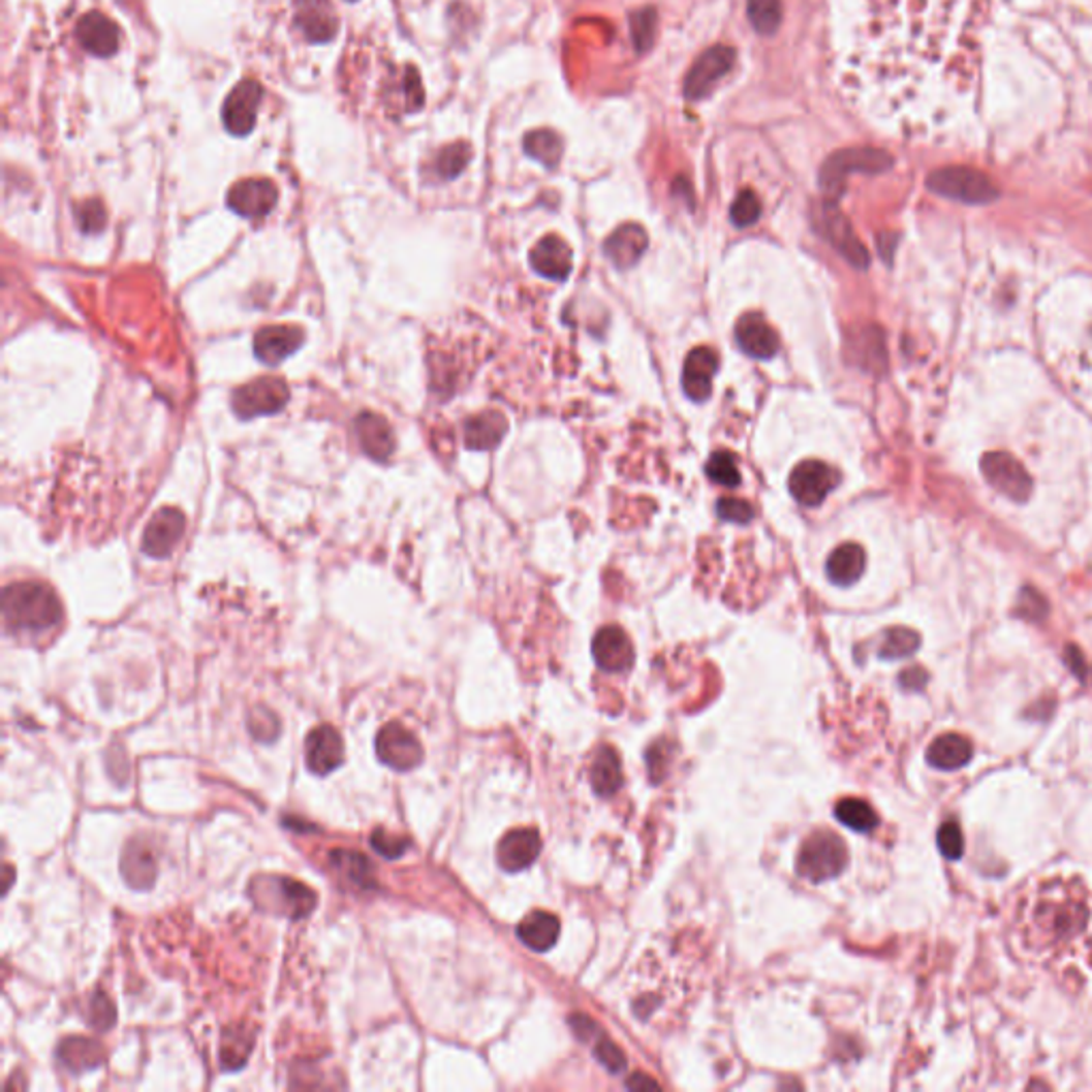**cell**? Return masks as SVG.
Masks as SVG:
<instances>
[{
	"mask_svg": "<svg viewBox=\"0 0 1092 1092\" xmlns=\"http://www.w3.org/2000/svg\"><path fill=\"white\" fill-rule=\"evenodd\" d=\"M988 0H839L847 96L901 135L943 132L975 98Z\"/></svg>",
	"mask_w": 1092,
	"mask_h": 1092,
	"instance_id": "obj_1",
	"label": "cell"
},
{
	"mask_svg": "<svg viewBox=\"0 0 1092 1092\" xmlns=\"http://www.w3.org/2000/svg\"><path fill=\"white\" fill-rule=\"evenodd\" d=\"M3 617L9 632L41 634L62 619L58 595L43 583H13L3 593Z\"/></svg>",
	"mask_w": 1092,
	"mask_h": 1092,
	"instance_id": "obj_2",
	"label": "cell"
},
{
	"mask_svg": "<svg viewBox=\"0 0 1092 1092\" xmlns=\"http://www.w3.org/2000/svg\"><path fill=\"white\" fill-rule=\"evenodd\" d=\"M248 892L260 909L290 919L308 917L316 907L314 890L282 875H258L250 881Z\"/></svg>",
	"mask_w": 1092,
	"mask_h": 1092,
	"instance_id": "obj_3",
	"label": "cell"
},
{
	"mask_svg": "<svg viewBox=\"0 0 1092 1092\" xmlns=\"http://www.w3.org/2000/svg\"><path fill=\"white\" fill-rule=\"evenodd\" d=\"M847 865L845 843L833 833H815L805 841L799 853V875L813 883L835 879Z\"/></svg>",
	"mask_w": 1092,
	"mask_h": 1092,
	"instance_id": "obj_4",
	"label": "cell"
},
{
	"mask_svg": "<svg viewBox=\"0 0 1092 1092\" xmlns=\"http://www.w3.org/2000/svg\"><path fill=\"white\" fill-rule=\"evenodd\" d=\"M288 386L280 378L264 376L240 386L230 397V408L244 420L278 414L288 404Z\"/></svg>",
	"mask_w": 1092,
	"mask_h": 1092,
	"instance_id": "obj_5",
	"label": "cell"
},
{
	"mask_svg": "<svg viewBox=\"0 0 1092 1092\" xmlns=\"http://www.w3.org/2000/svg\"><path fill=\"white\" fill-rule=\"evenodd\" d=\"M929 188L939 192L941 196L954 198V201L971 206L990 204L997 198V188L992 186V182L984 174L963 167L935 171L929 178Z\"/></svg>",
	"mask_w": 1092,
	"mask_h": 1092,
	"instance_id": "obj_6",
	"label": "cell"
},
{
	"mask_svg": "<svg viewBox=\"0 0 1092 1092\" xmlns=\"http://www.w3.org/2000/svg\"><path fill=\"white\" fill-rule=\"evenodd\" d=\"M981 474L990 487H995L1005 498L1013 502L1029 500L1033 491V480L1022 463L1003 450L986 453L981 459Z\"/></svg>",
	"mask_w": 1092,
	"mask_h": 1092,
	"instance_id": "obj_7",
	"label": "cell"
},
{
	"mask_svg": "<svg viewBox=\"0 0 1092 1092\" xmlns=\"http://www.w3.org/2000/svg\"><path fill=\"white\" fill-rule=\"evenodd\" d=\"M839 482H841V474L835 468H831L829 463L817 461V459L799 463L787 480L793 500L807 508L819 506L837 489Z\"/></svg>",
	"mask_w": 1092,
	"mask_h": 1092,
	"instance_id": "obj_8",
	"label": "cell"
},
{
	"mask_svg": "<svg viewBox=\"0 0 1092 1092\" xmlns=\"http://www.w3.org/2000/svg\"><path fill=\"white\" fill-rule=\"evenodd\" d=\"M376 753L380 762L393 771H412L423 762V745L400 721H391L376 735Z\"/></svg>",
	"mask_w": 1092,
	"mask_h": 1092,
	"instance_id": "obj_9",
	"label": "cell"
},
{
	"mask_svg": "<svg viewBox=\"0 0 1092 1092\" xmlns=\"http://www.w3.org/2000/svg\"><path fill=\"white\" fill-rule=\"evenodd\" d=\"M264 90L256 80H242L228 92L222 105L224 128L236 137H246L256 126V116L262 103Z\"/></svg>",
	"mask_w": 1092,
	"mask_h": 1092,
	"instance_id": "obj_10",
	"label": "cell"
},
{
	"mask_svg": "<svg viewBox=\"0 0 1092 1092\" xmlns=\"http://www.w3.org/2000/svg\"><path fill=\"white\" fill-rule=\"evenodd\" d=\"M226 204L242 218H264L274 212L278 204V188L264 178H248L230 186Z\"/></svg>",
	"mask_w": 1092,
	"mask_h": 1092,
	"instance_id": "obj_11",
	"label": "cell"
},
{
	"mask_svg": "<svg viewBox=\"0 0 1092 1092\" xmlns=\"http://www.w3.org/2000/svg\"><path fill=\"white\" fill-rule=\"evenodd\" d=\"M294 26L310 43H326L338 35L340 20L331 0H294Z\"/></svg>",
	"mask_w": 1092,
	"mask_h": 1092,
	"instance_id": "obj_12",
	"label": "cell"
},
{
	"mask_svg": "<svg viewBox=\"0 0 1092 1092\" xmlns=\"http://www.w3.org/2000/svg\"><path fill=\"white\" fill-rule=\"evenodd\" d=\"M890 164V158L873 150H853L837 154L829 160L821 174V186L829 196H839L843 190V178L851 171H881Z\"/></svg>",
	"mask_w": 1092,
	"mask_h": 1092,
	"instance_id": "obj_13",
	"label": "cell"
},
{
	"mask_svg": "<svg viewBox=\"0 0 1092 1092\" xmlns=\"http://www.w3.org/2000/svg\"><path fill=\"white\" fill-rule=\"evenodd\" d=\"M344 762V741L334 725H316L306 739V765L314 775H331Z\"/></svg>",
	"mask_w": 1092,
	"mask_h": 1092,
	"instance_id": "obj_14",
	"label": "cell"
},
{
	"mask_svg": "<svg viewBox=\"0 0 1092 1092\" xmlns=\"http://www.w3.org/2000/svg\"><path fill=\"white\" fill-rule=\"evenodd\" d=\"M717 370H719V356L713 348L698 346L687 354L681 384L691 402L703 404L709 400L713 393V378Z\"/></svg>",
	"mask_w": 1092,
	"mask_h": 1092,
	"instance_id": "obj_15",
	"label": "cell"
},
{
	"mask_svg": "<svg viewBox=\"0 0 1092 1092\" xmlns=\"http://www.w3.org/2000/svg\"><path fill=\"white\" fill-rule=\"evenodd\" d=\"M120 873L130 887L150 890L158 877V853L154 845L144 837L130 839L120 857Z\"/></svg>",
	"mask_w": 1092,
	"mask_h": 1092,
	"instance_id": "obj_16",
	"label": "cell"
},
{
	"mask_svg": "<svg viewBox=\"0 0 1092 1092\" xmlns=\"http://www.w3.org/2000/svg\"><path fill=\"white\" fill-rule=\"evenodd\" d=\"M735 58H737L735 50L721 48V45H717V48L709 50L707 54H703L698 58V62L691 66V71L687 75L685 96L691 98V101H698V98L709 94V90L715 86V82L721 80L727 71L732 69Z\"/></svg>",
	"mask_w": 1092,
	"mask_h": 1092,
	"instance_id": "obj_17",
	"label": "cell"
},
{
	"mask_svg": "<svg viewBox=\"0 0 1092 1092\" xmlns=\"http://www.w3.org/2000/svg\"><path fill=\"white\" fill-rule=\"evenodd\" d=\"M186 519L176 508H160L144 532V553L154 559H164L171 555L184 536Z\"/></svg>",
	"mask_w": 1092,
	"mask_h": 1092,
	"instance_id": "obj_18",
	"label": "cell"
},
{
	"mask_svg": "<svg viewBox=\"0 0 1092 1092\" xmlns=\"http://www.w3.org/2000/svg\"><path fill=\"white\" fill-rule=\"evenodd\" d=\"M591 653L595 664L606 673H625L634 664L632 641L617 625H606L595 634Z\"/></svg>",
	"mask_w": 1092,
	"mask_h": 1092,
	"instance_id": "obj_19",
	"label": "cell"
},
{
	"mask_svg": "<svg viewBox=\"0 0 1092 1092\" xmlns=\"http://www.w3.org/2000/svg\"><path fill=\"white\" fill-rule=\"evenodd\" d=\"M75 37L80 45L96 58H110L120 48V28L101 11L82 15L75 26Z\"/></svg>",
	"mask_w": 1092,
	"mask_h": 1092,
	"instance_id": "obj_20",
	"label": "cell"
},
{
	"mask_svg": "<svg viewBox=\"0 0 1092 1092\" xmlns=\"http://www.w3.org/2000/svg\"><path fill=\"white\" fill-rule=\"evenodd\" d=\"M737 346L751 358H773L779 350V338L775 329L762 314L749 312L739 318L735 326Z\"/></svg>",
	"mask_w": 1092,
	"mask_h": 1092,
	"instance_id": "obj_21",
	"label": "cell"
},
{
	"mask_svg": "<svg viewBox=\"0 0 1092 1092\" xmlns=\"http://www.w3.org/2000/svg\"><path fill=\"white\" fill-rule=\"evenodd\" d=\"M304 340V331L300 326H264L254 336V354L268 366H278V363L300 350Z\"/></svg>",
	"mask_w": 1092,
	"mask_h": 1092,
	"instance_id": "obj_22",
	"label": "cell"
},
{
	"mask_svg": "<svg viewBox=\"0 0 1092 1092\" xmlns=\"http://www.w3.org/2000/svg\"><path fill=\"white\" fill-rule=\"evenodd\" d=\"M529 262L538 276L553 282H566L572 274V248L557 236H547L534 246Z\"/></svg>",
	"mask_w": 1092,
	"mask_h": 1092,
	"instance_id": "obj_23",
	"label": "cell"
},
{
	"mask_svg": "<svg viewBox=\"0 0 1092 1092\" xmlns=\"http://www.w3.org/2000/svg\"><path fill=\"white\" fill-rule=\"evenodd\" d=\"M540 849L542 841L534 829L512 831L498 845V865L508 873L523 871L536 863Z\"/></svg>",
	"mask_w": 1092,
	"mask_h": 1092,
	"instance_id": "obj_24",
	"label": "cell"
},
{
	"mask_svg": "<svg viewBox=\"0 0 1092 1092\" xmlns=\"http://www.w3.org/2000/svg\"><path fill=\"white\" fill-rule=\"evenodd\" d=\"M56 1061L66 1073L82 1075L103 1065L105 1048L88 1037H66L56 1048Z\"/></svg>",
	"mask_w": 1092,
	"mask_h": 1092,
	"instance_id": "obj_25",
	"label": "cell"
},
{
	"mask_svg": "<svg viewBox=\"0 0 1092 1092\" xmlns=\"http://www.w3.org/2000/svg\"><path fill=\"white\" fill-rule=\"evenodd\" d=\"M649 238L641 224H623L604 244V254L617 270H630L647 252Z\"/></svg>",
	"mask_w": 1092,
	"mask_h": 1092,
	"instance_id": "obj_26",
	"label": "cell"
},
{
	"mask_svg": "<svg viewBox=\"0 0 1092 1092\" xmlns=\"http://www.w3.org/2000/svg\"><path fill=\"white\" fill-rule=\"evenodd\" d=\"M823 230L829 242L853 264L855 270H867L869 268V252L860 244V240L853 236L849 222L835 210H829L823 216Z\"/></svg>",
	"mask_w": 1092,
	"mask_h": 1092,
	"instance_id": "obj_27",
	"label": "cell"
},
{
	"mask_svg": "<svg viewBox=\"0 0 1092 1092\" xmlns=\"http://www.w3.org/2000/svg\"><path fill=\"white\" fill-rule=\"evenodd\" d=\"M354 427H356L358 444L363 453H368L372 459H378V461L388 459V455L395 448V440H393L391 425L382 416L374 412H363L356 416Z\"/></svg>",
	"mask_w": 1092,
	"mask_h": 1092,
	"instance_id": "obj_28",
	"label": "cell"
},
{
	"mask_svg": "<svg viewBox=\"0 0 1092 1092\" xmlns=\"http://www.w3.org/2000/svg\"><path fill=\"white\" fill-rule=\"evenodd\" d=\"M506 429V416L502 412L491 410L472 416L466 427H463V438H466V446L472 450H491L502 442Z\"/></svg>",
	"mask_w": 1092,
	"mask_h": 1092,
	"instance_id": "obj_29",
	"label": "cell"
},
{
	"mask_svg": "<svg viewBox=\"0 0 1092 1092\" xmlns=\"http://www.w3.org/2000/svg\"><path fill=\"white\" fill-rule=\"evenodd\" d=\"M971 757H973V747L961 735H943V737L935 739L931 743L929 751H926V759H929V765L939 769V771L963 769L965 765L971 762Z\"/></svg>",
	"mask_w": 1092,
	"mask_h": 1092,
	"instance_id": "obj_30",
	"label": "cell"
},
{
	"mask_svg": "<svg viewBox=\"0 0 1092 1092\" xmlns=\"http://www.w3.org/2000/svg\"><path fill=\"white\" fill-rule=\"evenodd\" d=\"M865 566H867V555H865L863 547L849 542V544H841L839 549L833 551L829 561H825V572H829V579L835 585L849 587L860 576H863Z\"/></svg>",
	"mask_w": 1092,
	"mask_h": 1092,
	"instance_id": "obj_31",
	"label": "cell"
},
{
	"mask_svg": "<svg viewBox=\"0 0 1092 1092\" xmlns=\"http://www.w3.org/2000/svg\"><path fill=\"white\" fill-rule=\"evenodd\" d=\"M331 865H334V869L354 887H361V890L378 887L376 869L368 855L350 851V849H336V851H331Z\"/></svg>",
	"mask_w": 1092,
	"mask_h": 1092,
	"instance_id": "obj_32",
	"label": "cell"
},
{
	"mask_svg": "<svg viewBox=\"0 0 1092 1092\" xmlns=\"http://www.w3.org/2000/svg\"><path fill=\"white\" fill-rule=\"evenodd\" d=\"M517 935L529 949L549 951L559 937V919L547 911H534L519 924Z\"/></svg>",
	"mask_w": 1092,
	"mask_h": 1092,
	"instance_id": "obj_33",
	"label": "cell"
},
{
	"mask_svg": "<svg viewBox=\"0 0 1092 1092\" xmlns=\"http://www.w3.org/2000/svg\"><path fill=\"white\" fill-rule=\"evenodd\" d=\"M621 762L613 749H602L595 757L593 769H591V783L593 789L600 797H613V793L621 787Z\"/></svg>",
	"mask_w": 1092,
	"mask_h": 1092,
	"instance_id": "obj_34",
	"label": "cell"
},
{
	"mask_svg": "<svg viewBox=\"0 0 1092 1092\" xmlns=\"http://www.w3.org/2000/svg\"><path fill=\"white\" fill-rule=\"evenodd\" d=\"M837 817L841 823H845L847 829L855 831V833H871L875 825H877V813L873 811V807L865 801L860 799H845L837 805L835 809Z\"/></svg>",
	"mask_w": 1092,
	"mask_h": 1092,
	"instance_id": "obj_35",
	"label": "cell"
},
{
	"mask_svg": "<svg viewBox=\"0 0 1092 1092\" xmlns=\"http://www.w3.org/2000/svg\"><path fill=\"white\" fill-rule=\"evenodd\" d=\"M252 1050V1039L246 1037L240 1029L226 1031L220 1046V1065L226 1071H238L246 1065L248 1054Z\"/></svg>",
	"mask_w": 1092,
	"mask_h": 1092,
	"instance_id": "obj_36",
	"label": "cell"
},
{
	"mask_svg": "<svg viewBox=\"0 0 1092 1092\" xmlns=\"http://www.w3.org/2000/svg\"><path fill=\"white\" fill-rule=\"evenodd\" d=\"M525 152L538 158L547 167H555L561 156V142L551 130H536L525 137Z\"/></svg>",
	"mask_w": 1092,
	"mask_h": 1092,
	"instance_id": "obj_37",
	"label": "cell"
},
{
	"mask_svg": "<svg viewBox=\"0 0 1092 1092\" xmlns=\"http://www.w3.org/2000/svg\"><path fill=\"white\" fill-rule=\"evenodd\" d=\"M917 647H919V636L913 630H909V627H892L881 643L879 655L883 659H903V657L913 655Z\"/></svg>",
	"mask_w": 1092,
	"mask_h": 1092,
	"instance_id": "obj_38",
	"label": "cell"
},
{
	"mask_svg": "<svg viewBox=\"0 0 1092 1092\" xmlns=\"http://www.w3.org/2000/svg\"><path fill=\"white\" fill-rule=\"evenodd\" d=\"M747 13L759 35H773L781 24V0H749Z\"/></svg>",
	"mask_w": 1092,
	"mask_h": 1092,
	"instance_id": "obj_39",
	"label": "cell"
},
{
	"mask_svg": "<svg viewBox=\"0 0 1092 1092\" xmlns=\"http://www.w3.org/2000/svg\"><path fill=\"white\" fill-rule=\"evenodd\" d=\"M707 476L715 485H721V487H730L732 489V487L741 485V474H739V468H737V461L727 450H717V453L711 455V459L707 461Z\"/></svg>",
	"mask_w": 1092,
	"mask_h": 1092,
	"instance_id": "obj_40",
	"label": "cell"
},
{
	"mask_svg": "<svg viewBox=\"0 0 1092 1092\" xmlns=\"http://www.w3.org/2000/svg\"><path fill=\"white\" fill-rule=\"evenodd\" d=\"M470 162V148L466 144H453L444 148L436 158V174L442 180L457 178Z\"/></svg>",
	"mask_w": 1092,
	"mask_h": 1092,
	"instance_id": "obj_41",
	"label": "cell"
},
{
	"mask_svg": "<svg viewBox=\"0 0 1092 1092\" xmlns=\"http://www.w3.org/2000/svg\"><path fill=\"white\" fill-rule=\"evenodd\" d=\"M116 1007L105 992H94L90 1003H88V1020L90 1027L96 1031H110L116 1024Z\"/></svg>",
	"mask_w": 1092,
	"mask_h": 1092,
	"instance_id": "obj_42",
	"label": "cell"
},
{
	"mask_svg": "<svg viewBox=\"0 0 1092 1092\" xmlns=\"http://www.w3.org/2000/svg\"><path fill=\"white\" fill-rule=\"evenodd\" d=\"M248 727L250 732L256 741H262V743H270L278 737L280 732V721L278 717L264 707H256L248 719Z\"/></svg>",
	"mask_w": 1092,
	"mask_h": 1092,
	"instance_id": "obj_43",
	"label": "cell"
},
{
	"mask_svg": "<svg viewBox=\"0 0 1092 1092\" xmlns=\"http://www.w3.org/2000/svg\"><path fill=\"white\" fill-rule=\"evenodd\" d=\"M75 218L84 233H98V230L105 228V222H107L105 208L101 201H96V198L80 204L75 208Z\"/></svg>",
	"mask_w": 1092,
	"mask_h": 1092,
	"instance_id": "obj_44",
	"label": "cell"
},
{
	"mask_svg": "<svg viewBox=\"0 0 1092 1092\" xmlns=\"http://www.w3.org/2000/svg\"><path fill=\"white\" fill-rule=\"evenodd\" d=\"M370 845L376 853H380L382 857L386 860H393V857H402L406 853V849L410 847V841L404 839V837H397V835H391L386 833L384 829H376L370 837Z\"/></svg>",
	"mask_w": 1092,
	"mask_h": 1092,
	"instance_id": "obj_45",
	"label": "cell"
},
{
	"mask_svg": "<svg viewBox=\"0 0 1092 1092\" xmlns=\"http://www.w3.org/2000/svg\"><path fill=\"white\" fill-rule=\"evenodd\" d=\"M937 843H939L941 853H943L947 860H958V857H961L963 851H965V839H963L961 825H958L956 821H945V823L941 825V829H939Z\"/></svg>",
	"mask_w": 1092,
	"mask_h": 1092,
	"instance_id": "obj_46",
	"label": "cell"
},
{
	"mask_svg": "<svg viewBox=\"0 0 1092 1092\" xmlns=\"http://www.w3.org/2000/svg\"><path fill=\"white\" fill-rule=\"evenodd\" d=\"M759 218V201L751 190H743L730 208V220L737 226H751Z\"/></svg>",
	"mask_w": 1092,
	"mask_h": 1092,
	"instance_id": "obj_47",
	"label": "cell"
},
{
	"mask_svg": "<svg viewBox=\"0 0 1092 1092\" xmlns=\"http://www.w3.org/2000/svg\"><path fill=\"white\" fill-rule=\"evenodd\" d=\"M653 32H655V13L651 9H645L632 18V39L641 52L651 48Z\"/></svg>",
	"mask_w": 1092,
	"mask_h": 1092,
	"instance_id": "obj_48",
	"label": "cell"
},
{
	"mask_svg": "<svg viewBox=\"0 0 1092 1092\" xmlns=\"http://www.w3.org/2000/svg\"><path fill=\"white\" fill-rule=\"evenodd\" d=\"M717 517L721 521H727V523H749L753 519V508L743 502V500H735V498H723L717 502Z\"/></svg>",
	"mask_w": 1092,
	"mask_h": 1092,
	"instance_id": "obj_49",
	"label": "cell"
},
{
	"mask_svg": "<svg viewBox=\"0 0 1092 1092\" xmlns=\"http://www.w3.org/2000/svg\"><path fill=\"white\" fill-rule=\"evenodd\" d=\"M595 1056L600 1058V1063L604 1067H609L611 1071H621L625 1067V1061H623V1054L619 1052L617 1046H613L609 1039L602 1041L598 1048H595Z\"/></svg>",
	"mask_w": 1092,
	"mask_h": 1092,
	"instance_id": "obj_50",
	"label": "cell"
},
{
	"mask_svg": "<svg viewBox=\"0 0 1092 1092\" xmlns=\"http://www.w3.org/2000/svg\"><path fill=\"white\" fill-rule=\"evenodd\" d=\"M627 1086L630 1088H641V1086H647V1088H657V1082L649 1080V1078H641V1075H634L632 1080H627Z\"/></svg>",
	"mask_w": 1092,
	"mask_h": 1092,
	"instance_id": "obj_51",
	"label": "cell"
},
{
	"mask_svg": "<svg viewBox=\"0 0 1092 1092\" xmlns=\"http://www.w3.org/2000/svg\"><path fill=\"white\" fill-rule=\"evenodd\" d=\"M11 877H13V869H11V867H7V869H5V883H3L5 892H7L9 887H11Z\"/></svg>",
	"mask_w": 1092,
	"mask_h": 1092,
	"instance_id": "obj_52",
	"label": "cell"
},
{
	"mask_svg": "<svg viewBox=\"0 0 1092 1092\" xmlns=\"http://www.w3.org/2000/svg\"><path fill=\"white\" fill-rule=\"evenodd\" d=\"M348 3H354V0H348Z\"/></svg>",
	"mask_w": 1092,
	"mask_h": 1092,
	"instance_id": "obj_53",
	"label": "cell"
}]
</instances>
